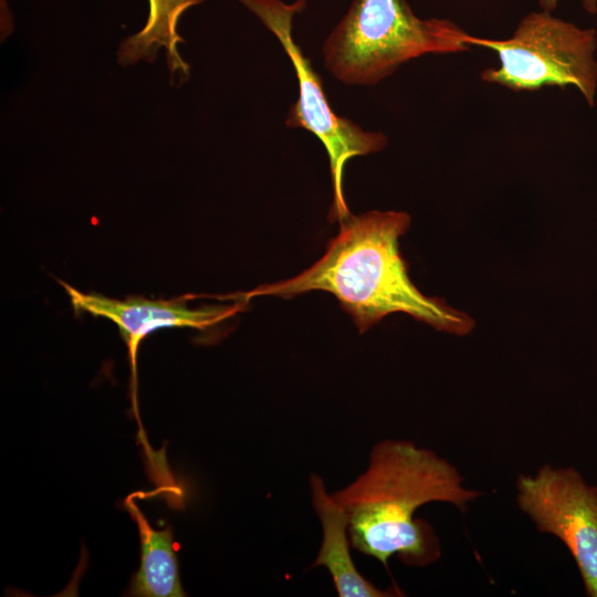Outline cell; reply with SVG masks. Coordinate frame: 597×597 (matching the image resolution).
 <instances>
[{
	"instance_id": "1",
	"label": "cell",
	"mask_w": 597,
	"mask_h": 597,
	"mask_svg": "<svg viewBox=\"0 0 597 597\" xmlns=\"http://www.w3.org/2000/svg\"><path fill=\"white\" fill-rule=\"evenodd\" d=\"M323 256L298 275L242 295L292 298L311 291L334 295L360 333L391 313H406L438 331L467 335L474 321L442 300L422 294L408 274L399 238L410 227L404 211L373 210L341 221Z\"/></svg>"
},
{
	"instance_id": "2",
	"label": "cell",
	"mask_w": 597,
	"mask_h": 597,
	"mask_svg": "<svg viewBox=\"0 0 597 597\" xmlns=\"http://www.w3.org/2000/svg\"><path fill=\"white\" fill-rule=\"evenodd\" d=\"M479 495L433 451L394 440L377 443L365 472L333 494L347 512L352 545L385 566L394 555L413 566L437 561L438 538L416 511L430 502L464 510Z\"/></svg>"
},
{
	"instance_id": "3",
	"label": "cell",
	"mask_w": 597,
	"mask_h": 597,
	"mask_svg": "<svg viewBox=\"0 0 597 597\" xmlns=\"http://www.w3.org/2000/svg\"><path fill=\"white\" fill-rule=\"evenodd\" d=\"M471 36L448 19L419 18L407 0H353L323 59L341 82L375 85L422 55L469 51Z\"/></svg>"
},
{
	"instance_id": "4",
	"label": "cell",
	"mask_w": 597,
	"mask_h": 597,
	"mask_svg": "<svg viewBox=\"0 0 597 597\" xmlns=\"http://www.w3.org/2000/svg\"><path fill=\"white\" fill-rule=\"evenodd\" d=\"M470 42L488 48L498 55L499 65L482 71L484 82L513 91L572 86L590 107L595 105V29L580 28L542 9L524 15L507 39L491 40L472 35Z\"/></svg>"
},
{
	"instance_id": "5",
	"label": "cell",
	"mask_w": 597,
	"mask_h": 597,
	"mask_svg": "<svg viewBox=\"0 0 597 597\" xmlns=\"http://www.w3.org/2000/svg\"><path fill=\"white\" fill-rule=\"evenodd\" d=\"M255 14L275 35L287 54L297 78L298 96L290 107L285 124L312 133L323 144L329 160L333 205L329 218L345 220L352 213L344 196V171L347 161L383 150L388 142L381 132L365 130L353 121L333 111L320 75L294 41L293 17L303 10L306 0L285 3L281 0H238Z\"/></svg>"
},
{
	"instance_id": "6",
	"label": "cell",
	"mask_w": 597,
	"mask_h": 597,
	"mask_svg": "<svg viewBox=\"0 0 597 597\" xmlns=\"http://www.w3.org/2000/svg\"><path fill=\"white\" fill-rule=\"evenodd\" d=\"M519 507L540 533L561 540L574 558L585 593L597 597V485L574 468L546 464L516 481Z\"/></svg>"
},
{
	"instance_id": "7",
	"label": "cell",
	"mask_w": 597,
	"mask_h": 597,
	"mask_svg": "<svg viewBox=\"0 0 597 597\" xmlns=\"http://www.w3.org/2000/svg\"><path fill=\"white\" fill-rule=\"evenodd\" d=\"M74 312L104 317L113 322L127 346L132 369L133 404L136 409L137 353L142 341L159 328L179 327L208 332L243 311L249 302L239 293L231 304L192 307L193 295L171 300H149L129 296L116 300L97 293H84L61 282Z\"/></svg>"
},
{
	"instance_id": "8",
	"label": "cell",
	"mask_w": 597,
	"mask_h": 597,
	"mask_svg": "<svg viewBox=\"0 0 597 597\" xmlns=\"http://www.w3.org/2000/svg\"><path fill=\"white\" fill-rule=\"evenodd\" d=\"M310 482L323 533L313 566L328 570L339 597L390 596L389 591L377 588L357 570L350 556L349 520L345 509L327 492L318 475H312Z\"/></svg>"
},
{
	"instance_id": "9",
	"label": "cell",
	"mask_w": 597,
	"mask_h": 597,
	"mask_svg": "<svg viewBox=\"0 0 597 597\" xmlns=\"http://www.w3.org/2000/svg\"><path fill=\"white\" fill-rule=\"evenodd\" d=\"M124 506L135 521L140 538V567L130 579L127 595L137 597L186 596L180 578L174 534L169 526L151 527L134 501L125 499Z\"/></svg>"
},
{
	"instance_id": "10",
	"label": "cell",
	"mask_w": 597,
	"mask_h": 597,
	"mask_svg": "<svg viewBox=\"0 0 597 597\" xmlns=\"http://www.w3.org/2000/svg\"><path fill=\"white\" fill-rule=\"evenodd\" d=\"M149 12L145 25L122 42L118 62L133 65L139 61H153L160 49L166 50L168 69L171 74L189 75V65L177 50L182 42L177 32L181 14L190 7L205 0H148Z\"/></svg>"
},
{
	"instance_id": "11",
	"label": "cell",
	"mask_w": 597,
	"mask_h": 597,
	"mask_svg": "<svg viewBox=\"0 0 597 597\" xmlns=\"http://www.w3.org/2000/svg\"><path fill=\"white\" fill-rule=\"evenodd\" d=\"M559 0H538L540 7L546 11L556 9ZM582 7L590 14L597 13V0H580Z\"/></svg>"
}]
</instances>
